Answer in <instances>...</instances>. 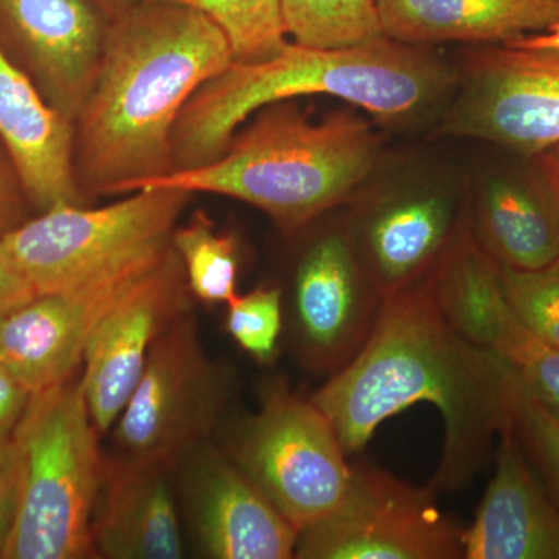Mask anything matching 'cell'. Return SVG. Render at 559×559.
Segmentation results:
<instances>
[{"mask_svg": "<svg viewBox=\"0 0 559 559\" xmlns=\"http://www.w3.org/2000/svg\"><path fill=\"white\" fill-rule=\"evenodd\" d=\"M167 249L75 288L33 297L10 312L0 320V364L31 395L75 377L103 316Z\"/></svg>", "mask_w": 559, "mask_h": 559, "instance_id": "cell-13", "label": "cell"}, {"mask_svg": "<svg viewBox=\"0 0 559 559\" xmlns=\"http://www.w3.org/2000/svg\"><path fill=\"white\" fill-rule=\"evenodd\" d=\"M535 173L559 210V143L533 157Z\"/></svg>", "mask_w": 559, "mask_h": 559, "instance_id": "cell-33", "label": "cell"}, {"mask_svg": "<svg viewBox=\"0 0 559 559\" xmlns=\"http://www.w3.org/2000/svg\"><path fill=\"white\" fill-rule=\"evenodd\" d=\"M189 191L135 190L105 207L57 205L0 240L36 296L75 288L171 245Z\"/></svg>", "mask_w": 559, "mask_h": 559, "instance_id": "cell-6", "label": "cell"}, {"mask_svg": "<svg viewBox=\"0 0 559 559\" xmlns=\"http://www.w3.org/2000/svg\"><path fill=\"white\" fill-rule=\"evenodd\" d=\"M28 204L20 175L0 143V240L28 219Z\"/></svg>", "mask_w": 559, "mask_h": 559, "instance_id": "cell-29", "label": "cell"}, {"mask_svg": "<svg viewBox=\"0 0 559 559\" xmlns=\"http://www.w3.org/2000/svg\"><path fill=\"white\" fill-rule=\"evenodd\" d=\"M226 330L255 362L271 364L278 353L285 325V305L278 286H259L237 294L226 305Z\"/></svg>", "mask_w": 559, "mask_h": 559, "instance_id": "cell-26", "label": "cell"}, {"mask_svg": "<svg viewBox=\"0 0 559 559\" xmlns=\"http://www.w3.org/2000/svg\"><path fill=\"white\" fill-rule=\"evenodd\" d=\"M190 296L182 261L171 242L95 326L80 380L100 436L110 432L119 418L156 341L190 312Z\"/></svg>", "mask_w": 559, "mask_h": 559, "instance_id": "cell-12", "label": "cell"}, {"mask_svg": "<svg viewBox=\"0 0 559 559\" xmlns=\"http://www.w3.org/2000/svg\"><path fill=\"white\" fill-rule=\"evenodd\" d=\"M385 38L407 46L507 44L559 22V0H378Z\"/></svg>", "mask_w": 559, "mask_h": 559, "instance_id": "cell-21", "label": "cell"}, {"mask_svg": "<svg viewBox=\"0 0 559 559\" xmlns=\"http://www.w3.org/2000/svg\"><path fill=\"white\" fill-rule=\"evenodd\" d=\"M511 428L559 503V418L522 389L514 404Z\"/></svg>", "mask_w": 559, "mask_h": 559, "instance_id": "cell-28", "label": "cell"}, {"mask_svg": "<svg viewBox=\"0 0 559 559\" xmlns=\"http://www.w3.org/2000/svg\"><path fill=\"white\" fill-rule=\"evenodd\" d=\"M378 159L370 124L352 112L312 120L293 102L264 106L210 164L143 180L132 191L176 189L246 202L293 235L344 204Z\"/></svg>", "mask_w": 559, "mask_h": 559, "instance_id": "cell-4", "label": "cell"}, {"mask_svg": "<svg viewBox=\"0 0 559 559\" xmlns=\"http://www.w3.org/2000/svg\"><path fill=\"white\" fill-rule=\"evenodd\" d=\"M207 13L230 40L234 61L274 57L288 43L278 0H176Z\"/></svg>", "mask_w": 559, "mask_h": 559, "instance_id": "cell-25", "label": "cell"}, {"mask_svg": "<svg viewBox=\"0 0 559 559\" xmlns=\"http://www.w3.org/2000/svg\"><path fill=\"white\" fill-rule=\"evenodd\" d=\"M286 38L301 47L344 50L382 38L378 0H278Z\"/></svg>", "mask_w": 559, "mask_h": 559, "instance_id": "cell-23", "label": "cell"}, {"mask_svg": "<svg viewBox=\"0 0 559 559\" xmlns=\"http://www.w3.org/2000/svg\"><path fill=\"white\" fill-rule=\"evenodd\" d=\"M0 143L38 212L84 205L76 182L75 124L40 94L0 44Z\"/></svg>", "mask_w": 559, "mask_h": 559, "instance_id": "cell-19", "label": "cell"}, {"mask_svg": "<svg viewBox=\"0 0 559 559\" xmlns=\"http://www.w3.org/2000/svg\"><path fill=\"white\" fill-rule=\"evenodd\" d=\"M36 297L31 283L0 245V320Z\"/></svg>", "mask_w": 559, "mask_h": 559, "instance_id": "cell-32", "label": "cell"}, {"mask_svg": "<svg viewBox=\"0 0 559 559\" xmlns=\"http://www.w3.org/2000/svg\"><path fill=\"white\" fill-rule=\"evenodd\" d=\"M17 500V468L13 437L0 440V558L5 550Z\"/></svg>", "mask_w": 559, "mask_h": 559, "instance_id": "cell-30", "label": "cell"}, {"mask_svg": "<svg viewBox=\"0 0 559 559\" xmlns=\"http://www.w3.org/2000/svg\"><path fill=\"white\" fill-rule=\"evenodd\" d=\"M463 227L450 198L414 193L370 207L352 235L385 297L428 277Z\"/></svg>", "mask_w": 559, "mask_h": 559, "instance_id": "cell-20", "label": "cell"}, {"mask_svg": "<svg viewBox=\"0 0 559 559\" xmlns=\"http://www.w3.org/2000/svg\"><path fill=\"white\" fill-rule=\"evenodd\" d=\"M430 289L448 322L506 360L528 395L559 418V348L540 341L510 310L499 264L479 249H460Z\"/></svg>", "mask_w": 559, "mask_h": 559, "instance_id": "cell-15", "label": "cell"}, {"mask_svg": "<svg viewBox=\"0 0 559 559\" xmlns=\"http://www.w3.org/2000/svg\"><path fill=\"white\" fill-rule=\"evenodd\" d=\"M32 395L0 364V440H9L20 425Z\"/></svg>", "mask_w": 559, "mask_h": 559, "instance_id": "cell-31", "label": "cell"}, {"mask_svg": "<svg viewBox=\"0 0 559 559\" xmlns=\"http://www.w3.org/2000/svg\"><path fill=\"white\" fill-rule=\"evenodd\" d=\"M352 230L323 231L305 248L294 271L289 333L297 358L331 374L355 358L382 304Z\"/></svg>", "mask_w": 559, "mask_h": 559, "instance_id": "cell-10", "label": "cell"}, {"mask_svg": "<svg viewBox=\"0 0 559 559\" xmlns=\"http://www.w3.org/2000/svg\"><path fill=\"white\" fill-rule=\"evenodd\" d=\"M465 559H559V503L511 428L476 518L462 533Z\"/></svg>", "mask_w": 559, "mask_h": 559, "instance_id": "cell-18", "label": "cell"}, {"mask_svg": "<svg viewBox=\"0 0 559 559\" xmlns=\"http://www.w3.org/2000/svg\"><path fill=\"white\" fill-rule=\"evenodd\" d=\"M231 61L223 28L187 3L138 0L110 20L97 79L75 120L73 164L84 200L170 175L183 106Z\"/></svg>", "mask_w": 559, "mask_h": 559, "instance_id": "cell-2", "label": "cell"}, {"mask_svg": "<svg viewBox=\"0 0 559 559\" xmlns=\"http://www.w3.org/2000/svg\"><path fill=\"white\" fill-rule=\"evenodd\" d=\"M156 460L103 455L92 516L95 555L109 559H180L182 522L173 471Z\"/></svg>", "mask_w": 559, "mask_h": 559, "instance_id": "cell-17", "label": "cell"}, {"mask_svg": "<svg viewBox=\"0 0 559 559\" xmlns=\"http://www.w3.org/2000/svg\"><path fill=\"white\" fill-rule=\"evenodd\" d=\"M436 491L373 466H353L340 506L299 533L296 558H462L463 530L439 509Z\"/></svg>", "mask_w": 559, "mask_h": 559, "instance_id": "cell-9", "label": "cell"}, {"mask_svg": "<svg viewBox=\"0 0 559 559\" xmlns=\"http://www.w3.org/2000/svg\"><path fill=\"white\" fill-rule=\"evenodd\" d=\"M522 389L506 360L448 322L423 280L382 299L355 358L311 400L348 455L362 451L385 419L415 404H432L443 418L444 440L430 485L457 491L487 462Z\"/></svg>", "mask_w": 559, "mask_h": 559, "instance_id": "cell-1", "label": "cell"}, {"mask_svg": "<svg viewBox=\"0 0 559 559\" xmlns=\"http://www.w3.org/2000/svg\"><path fill=\"white\" fill-rule=\"evenodd\" d=\"M92 2L105 14L106 20L110 21L134 5L138 0H92Z\"/></svg>", "mask_w": 559, "mask_h": 559, "instance_id": "cell-35", "label": "cell"}, {"mask_svg": "<svg viewBox=\"0 0 559 559\" xmlns=\"http://www.w3.org/2000/svg\"><path fill=\"white\" fill-rule=\"evenodd\" d=\"M443 130L532 159L558 145L559 50L503 44L477 51Z\"/></svg>", "mask_w": 559, "mask_h": 559, "instance_id": "cell-11", "label": "cell"}, {"mask_svg": "<svg viewBox=\"0 0 559 559\" xmlns=\"http://www.w3.org/2000/svg\"><path fill=\"white\" fill-rule=\"evenodd\" d=\"M469 231L488 255L510 270H538L559 260V210L536 173L488 180Z\"/></svg>", "mask_w": 559, "mask_h": 559, "instance_id": "cell-22", "label": "cell"}, {"mask_svg": "<svg viewBox=\"0 0 559 559\" xmlns=\"http://www.w3.org/2000/svg\"><path fill=\"white\" fill-rule=\"evenodd\" d=\"M108 22L92 0H0V44L73 124L97 79Z\"/></svg>", "mask_w": 559, "mask_h": 559, "instance_id": "cell-14", "label": "cell"}, {"mask_svg": "<svg viewBox=\"0 0 559 559\" xmlns=\"http://www.w3.org/2000/svg\"><path fill=\"white\" fill-rule=\"evenodd\" d=\"M510 310L535 336L559 348V260L532 271L500 266Z\"/></svg>", "mask_w": 559, "mask_h": 559, "instance_id": "cell-27", "label": "cell"}, {"mask_svg": "<svg viewBox=\"0 0 559 559\" xmlns=\"http://www.w3.org/2000/svg\"><path fill=\"white\" fill-rule=\"evenodd\" d=\"M227 454L299 533L329 516L352 480L347 451L329 417L285 385L264 393Z\"/></svg>", "mask_w": 559, "mask_h": 559, "instance_id": "cell-7", "label": "cell"}, {"mask_svg": "<svg viewBox=\"0 0 559 559\" xmlns=\"http://www.w3.org/2000/svg\"><path fill=\"white\" fill-rule=\"evenodd\" d=\"M80 377L35 393L13 433L17 500L2 559L97 558L100 439Z\"/></svg>", "mask_w": 559, "mask_h": 559, "instance_id": "cell-5", "label": "cell"}, {"mask_svg": "<svg viewBox=\"0 0 559 559\" xmlns=\"http://www.w3.org/2000/svg\"><path fill=\"white\" fill-rule=\"evenodd\" d=\"M224 380L187 312L156 341L114 423L117 452L176 466L202 443L224 406Z\"/></svg>", "mask_w": 559, "mask_h": 559, "instance_id": "cell-8", "label": "cell"}, {"mask_svg": "<svg viewBox=\"0 0 559 559\" xmlns=\"http://www.w3.org/2000/svg\"><path fill=\"white\" fill-rule=\"evenodd\" d=\"M182 466V499L194 539L213 559L296 558L299 530L246 476L227 452L209 443Z\"/></svg>", "mask_w": 559, "mask_h": 559, "instance_id": "cell-16", "label": "cell"}, {"mask_svg": "<svg viewBox=\"0 0 559 559\" xmlns=\"http://www.w3.org/2000/svg\"><path fill=\"white\" fill-rule=\"evenodd\" d=\"M451 83V70L433 55L385 36L344 50L288 40L267 60L231 61L194 92L173 130V167L187 170L218 159L248 117L274 103L331 95L396 120L436 102Z\"/></svg>", "mask_w": 559, "mask_h": 559, "instance_id": "cell-3", "label": "cell"}, {"mask_svg": "<svg viewBox=\"0 0 559 559\" xmlns=\"http://www.w3.org/2000/svg\"><path fill=\"white\" fill-rule=\"evenodd\" d=\"M507 46L521 47V49L559 50V22L547 32L522 36V38L510 40V43H507Z\"/></svg>", "mask_w": 559, "mask_h": 559, "instance_id": "cell-34", "label": "cell"}, {"mask_svg": "<svg viewBox=\"0 0 559 559\" xmlns=\"http://www.w3.org/2000/svg\"><path fill=\"white\" fill-rule=\"evenodd\" d=\"M186 271L191 296L205 305H227L238 294V246L231 235L213 226L204 212H197L171 237Z\"/></svg>", "mask_w": 559, "mask_h": 559, "instance_id": "cell-24", "label": "cell"}]
</instances>
